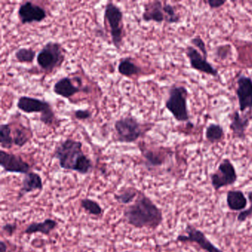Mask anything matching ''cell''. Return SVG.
Here are the masks:
<instances>
[{
  "label": "cell",
  "mask_w": 252,
  "mask_h": 252,
  "mask_svg": "<svg viewBox=\"0 0 252 252\" xmlns=\"http://www.w3.org/2000/svg\"><path fill=\"white\" fill-rule=\"evenodd\" d=\"M239 109L242 113L252 111V79L245 75H240L237 81V90Z\"/></svg>",
  "instance_id": "8fae6325"
},
{
  "label": "cell",
  "mask_w": 252,
  "mask_h": 252,
  "mask_svg": "<svg viewBox=\"0 0 252 252\" xmlns=\"http://www.w3.org/2000/svg\"><path fill=\"white\" fill-rule=\"evenodd\" d=\"M7 250H8V245L3 240H1L0 241V252H7Z\"/></svg>",
  "instance_id": "d590c367"
},
{
  "label": "cell",
  "mask_w": 252,
  "mask_h": 252,
  "mask_svg": "<svg viewBox=\"0 0 252 252\" xmlns=\"http://www.w3.org/2000/svg\"><path fill=\"white\" fill-rule=\"evenodd\" d=\"M145 159V164L147 167H161L164 163V159L160 154L149 149L142 151Z\"/></svg>",
  "instance_id": "d4e9b609"
},
{
  "label": "cell",
  "mask_w": 252,
  "mask_h": 252,
  "mask_svg": "<svg viewBox=\"0 0 252 252\" xmlns=\"http://www.w3.org/2000/svg\"><path fill=\"white\" fill-rule=\"evenodd\" d=\"M118 71L125 77H132L142 73V70L139 66L132 62V59L128 57L121 60L118 65Z\"/></svg>",
  "instance_id": "ffe728a7"
},
{
  "label": "cell",
  "mask_w": 252,
  "mask_h": 252,
  "mask_svg": "<svg viewBox=\"0 0 252 252\" xmlns=\"http://www.w3.org/2000/svg\"><path fill=\"white\" fill-rule=\"evenodd\" d=\"M187 234H180L176 240L181 243H194L198 244L203 250L207 252H223L213 244L210 239L201 230L196 229L191 225H188L186 228Z\"/></svg>",
  "instance_id": "ba28073f"
},
{
  "label": "cell",
  "mask_w": 252,
  "mask_h": 252,
  "mask_svg": "<svg viewBox=\"0 0 252 252\" xmlns=\"http://www.w3.org/2000/svg\"><path fill=\"white\" fill-rule=\"evenodd\" d=\"M252 120V111H248L245 114H240L238 111H234L231 116L230 128L232 132L233 138L237 139H246V132Z\"/></svg>",
  "instance_id": "4fadbf2b"
},
{
  "label": "cell",
  "mask_w": 252,
  "mask_h": 252,
  "mask_svg": "<svg viewBox=\"0 0 252 252\" xmlns=\"http://www.w3.org/2000/svg\"><path fill=\"white\" fill-rule=\"evenodd\" d=\"M191 44H192L193 47H196L197 50L198 49L201 54L207 59L208 51H207V46H206L205 42L201 37H197L193 38L192 40H191Z\"/></svg>",
  "instance_id": "4dcf8cb0"
},
{
  "label": "cell",
  "mask_w": 252,
  "mask_h": 252,
  "mask_svg": "<svg viewBox=\"0 0 252 252\" xmlns=\"http://www.w3.org/2000/svg\"><path fill=\"white\" fill-rule=\"evenodd\" d=\"M123 12L118 5L111 2L106 3L104 17L109 24L112 42L119 50L123 42Z\"/></svg>",
  "instance_id": "5b68a950"
},
{
  "label": "cell",
  "mask_w": 252,
  "mask_h": 252,
  "mask_svg": "<svg viewBox=\"0 0 252 252\" xmlns=\"http://www.w3.org/2000/svg\"><path fill=\"white\" fill-rule=\"evenodd\" d=\"M17 106L20 110L25 113H40L42 114L52 109L48 102L26 96H21L18 99Z\"/></svg>",
  "instance_id": "5bb4252c"
},
{
  "label": "cell",
  "mask_w": 252,
  "mask_h": 252,
  "mask_svg": "<svg viewBox=\"0 0 252 252\" xmlns=\"http://www.w3.org/2000/svg\"><path fill=\"white\" fill-rule=\"evenodd\" d=\"M64 60V50L61 44L57 42L46 43L37 57L39 67L47 73H51L55 69L61 67Z\"/></svg>",
  "instance_id": "277c9868"
},
{
  "label": "cell",
  "mask_w": 252,
  "mask_h": 252,
  "mask_svg": "<svg viewBox=\"0 0 252 252\" xmlns=\"http://www.w3.org/2000/svg\"><path fill=\"white\" fill-rule=\"evenodd\" d=\"M227 1L224 0H208L206 3L208 4L211 9H218L227 3Z\"/></svg>",
  "instance_id": "e575fe53"
},
{
  "label": "cell",
  "mask_w": 252,
  "mask_h": 252,
  "mask_svg": "<svg viewBox=\"0 0 252 252\" xmlns=\"http://www.w3.org/2000/svg\"><path fill=\"white\" fill-rule=\"evenodd\" d=\"M55 119H56V116H55L54 111L53 109H49L45 113H42L40 115V122L44 125H48V126L53 125Z\"/></svg>",
  "instance_id": "1f68e13d"
},
{
  "label": "cell",
  "mask_w": 252,
  "mask_h": 252,
  "mask_svg": "<svg viewBox=\"0 0 252 252\" xmlns=\"http://www.w3.org/2000/svg\"><path fill=\"white\" fill-rule=\"evenodd\" d=\"M36 52L33 49L21 47L15 53V58L20 63H31L35 60Z\"/></svg>",
  "instance_id": "4316f807"
},
{
  "label": "cell",
  "mask_w": 252,
  "mask_h": 252,
  "mask_svg": "<svg viewBox=\"0 0 252 252\" xmlns=\"http://www.w3.org/2000/svg\"><path fill=\"white\" fill-rule=\"evenodd\" d=\"M118 142L131 144L136 142L142 135V125L133 116L118 119L114 124Z\"/></svg>",
  "instance_id": "8992f818"
},
{
  "label": "cell",
  "mask_w": 252,
  "mask_h": 252,
  "mask_svg": "<svg viewBox=\"0 0 252 252\" xmlns=\"http://www.w3.org/2000/svg\"><path fill=\"white\" fill-rule=\"evenodd\" d=\"M11 126L8 124H2L0 126V145L3 149H11L14 145V137L11 135Z\"/></svg>",
  "instance_id": "603a6c76"
},
{
  "label": "cell",
  "mask_w": 252,
  "mask_h": 252,
  "mask_svg": "<svg viewBox=\"0 0 252 252\" xmlns=\"http://www.w3.org/2000/svg\"><path fill=\"white\" fill-rule=\"evenodd\" d=\"M75 118L78 120L86 121L91 119L92 113L88 109H77L73 113Z\"/></svg>",
  "instance_id": "d6a6232c"
},
{
  "label": "cell",
  "mask_w": 252,
  "mask_h": 252,
  "mask_svg": "<svg viewBox=\"0 0 252 252\" xmlns=\"http://www.w3.org/2000/svg\"><path fill=\"white\" fill-rule=\"evenodd\" d=\"M210 180L215 191L223 187L234 185L237 181L235 167L229 158H225L219 164L217 170L210 175Z\"/></svg>",
  "instance_id": "52a82bcc"
},
{
  "label": "cell",
  "mask_w": 252,
  "mask_h": 252,
  "mask_svg": "<svg viewBox=\"0 0 252 252\" xmlns=\"http://www.w3.org/2000/svg\"><path fill=\"white\" fill-rule=\"evenodd\" d=\"M44 184L42 178L37 172H30L24 175L21 183V188L19 191L17 200L20 201L28 193L35 191H42Z\"/></svg>",
  "instance_id": "9a60e30c"
},
{
  "label": "cell",
  "mask_w": 252,
  "mask_h": 252,
  "mask_svg": "<svg viewBox=\"0 0 252 252\" xmlns=\"http://www.w3.org/2000/svg\"><path fill=\"white\" fill-rule=\"evenodd\" d=\"M231 53V46L229 44H222L216 48V57L221 60H225Z\"/></svg>",
  "instance_id": "f1b7e54d"
},
{
  "label": "cell",
  "mask_w": 252,
  "mask_h": 252,
  "mask_svg": "<svg viewBox=\"0 0 252 252\" xmlns=\"http://www.w3.org/2000/svg\"><path fill=\"white\" fill-rule=\"evenodd\" d=\"M81 207L88 214L96 216V217L102 216L104 213V210L102 206L97 201L90 199V198H86L81 200Z\"/></svg>",
  "instance_id": "cb8c5ba5"
},
{
  "label": "cell",
  "mask_w": 252,
  "mask_h": 252,
  "mask_svg": "<svg viewBox=\"0 0 252 252\" xmlns=\"http://www.w3.org/2000/svg\"><path fill=\"white\" fill-rule=\"evenodd\" d=\"M26 127L21 126V127L17 128L14 132V145L21 148L27 145L31 140V137H30L28 134V130H26Z\"/></svg>",
  "instance_id": "484cf974"
},
{
  "label": "cell",
  "mask_w": 252,
  "mask_h": 252,
  "mask_svg": "<svg viewBox=\"0 0 252 252\" xmlns=\"http://www.w3.org/2000/svg\"><path fill=\"white\" fill-rule=\"evenodd\" d=\"M125 221L135 229L157 230L162 223V210L144 193L124 211Z\"/></svg>",
  "instance_id": "6da1fadb"
},
{
  "label": "cell",
  "mask_w": 252,
  "mask_h": 252,
  "mask_svg": "<svg viewBox=\"0 0 252 252\" xmlns=\"http://www.w3.org/2000/svg\"><path fill=\"white\" fill-rule=\"evenodd\" d=\"M0 166L4 171L9 173L26 174L31 172V165L20 155L0 151Z\"/></svg>",
  "instance_id": "9c48e42d"
},
{
  "label": "cell",
  "mask_w": 252,
  "mask_h": 252,
  "mask_svg": "<svg viewBox=\"0 0 252 252\" xmlns=\"http://www.w3.org/2000/svg\"></svg>",
  "instance_id": "8d00e7d4"
},
{
  "label": "cell",
  "mask_w": 252,
  "mask_h": 252,
  "mask_svg": "<svg viewBox=\"0 0 252 252\" xmlns=\"http://www.w3.org/2000/svg\"><path fill=\"white\" fill-rule=\"evenodd\" d=\"M18 16L21 24H31L44 21L47 17V12L40 5L27 1L20 5L18 9Z\"/></svg>",
  "instance_id": "7c38bea8"
},
{
  "label": "cell",
  "mask_w": 252,
  "mask_h": 252,
  "mask_svg": "<svg viewBox=\"0 0 252 252\" xmlns=\"http://www.w3.org/2000/svg\"><path fill=\"white\" fill-rule=\"evenodd\" d=\"M248 199L250 202V207L247 210H243V211L240 212V214L237 216V221L239 223H243L249 217L252 216V191L248 192Z\"/></svg>",
  "instance_id": "f546056e"
},
{
  "label": "cell",
  "mask_w": 252,
  "mask_h": 252,
  "mask_svg": "<svg viewBox=\"0 0 252 252\" xmlns=\"http://www.w3.org/2000/svg\"><path fill=\"white\" fill-rule=\"evenodd\" d=\"M164 12L165 15V21L168 24H177L179 22L181 17L177 13L175 7L169 3H164Z\"/></svg>",
  "instance_id": "83f0119b"
},
{
  "label": "cell",
  "mask_w": 252,
  "mask_h": 252,
  "mask_svg": "<svg viewBox=\"0 0 252 252\" xmlns=\"http://www.w3.org/2000/svg\"><path fill=\"white\" fill-rule=\"evenodd\" d=\"M188 97V90L184 86H173L169 90L165 106L178 122H188L189 121L187 105Z\"/></svg>",
  "instance_id": "3957f363"
},
{
  "label": "cell",
  "mask_w": 252,
  "mask_h": 252,
  "mask_svg": "<svg viewBox=\"0 0 252 252\" xmlns=\"http://www.w3.org/2000/svg\"><path fill=\"white\" fill-rule=\"evenodd\" d=\"M227 204L231 211L241 212L247 207L248 200L241 190H230L227 194Z\"/></svg>",
  "instance_id": "d6986e66"
},
{
  "label": "cell",
  "mask_w": 252,
  "mask_h": 252,
  "mask_svg": "<svg viewBox=\"0 0 252 252\" xmlns=\"http://www.w3.org/2000/svg\"><path fill=\"white\" fill-rule=\"evenodd\" d=\"M142 20L145 22L154 21L161 23L165 21V15L164 12V5L161 1L149 2L145 5Z\"/></svg>",
  "instance_id": "2e32d148"
},
{
  "label": "cell",
  "mask_w": 252,
  "mask_h": 252,
  "mask_svg": "<svg viewBox=\"0 0 252 252\" xmlns=\"http://www.w3.org/2000/svg\"><path fill=\"white\" fill-rule=\"evenodd\" d=\"M205 136L210 143H218L224 138L225 132L221 125L211 123L206 129Z\"/></svg>",
  "instance_id": "44dd1931"
},
{
  "label": "cell",
  "mask_w": 252,
  "mask_h": 252,
  "mask_svg": "<svg viewBox=\"0 0 252 252\" xmlns=\"http://www.w3.org/2000/svg\"><path fill=\"white\" fill-rule=\"evenodd\" d=\"M53 158L58 160L62 169L74 171L81 175H88L93 169V161L82 150V142L71 138L57 145Z\"/></svg>",
  "instance_id": "7a4b0ae2"
},
{
  "label": "cell",
  "mask_w": 252,
  "mask_h": 252,
  "mask_svg": "<svg viewBox=\"0 0 252 252\" xmlns=\"http://www.w3.org/2000/svg\"><path fill=\"white\" fill-rule=\"evenodd\" d=\"M140 192L141 191H138V189L133 187H127L115 194L114 198L119 204L128 205L132 204L136 200L135 198H138Z\"/></svg>",
  "instance_id": "7402d4cb"
},
{
  "label": "cell",
  "mask_w": 252,
  "mask_h": 252,
  "mask_svg": "<svg viewBox=\"0 0 252 252\" xmlns=\"http://www.w3.org/2000/svg\"><path fill=\"white\" fill-rule=\"evenodd\" d=\"M17 230V226L16 223H6L5 225L2 226V230L5 232L8 237H11L14 235Z\"/></svg>",
  "instance_id": "836d02e7"
},
{
  "label": "cell",
  "mask_w": 252,
  "mask_h": 252,
  "mask_svg": "<svg viewBox=\"0 0 252 252\" xmlns=\"http://www.w3.org/2000/svg\"><path fill=\"white\" fill-rule=\"evenodd\" d=\"M53 90L57 96L64 99H70L82 90L79 86L73 84L70 78L63 77L54 84Z\"/></svg>",
  "instance_id": "e0dca14e"
},
{
  "label": "cell",
  "mask_w": 252,
  "mask_h": 252,
  "mask_svg": "<svg viewBox=\"0 0 252 252\" xmlns=\"http://www.w3.org/2000/svg\"><path fill=\"white\" fill-rule=\"evenodd\" d=\"M58 227V222L54 219L47 218L40 223H32L26 227L23 233L25 234H33L40 233L44 235H50Z\"/></svg>",
  "instance_id": "ac0fdd59"
},
{
  "label": "cell",
  "mask_w": 252,
  "mask_h": 252,
  "mask_svg": "<svg viewBox=\"0 0 252 252\" xmlns=\"http://www.w3.org/2000/svg\"><path fill=\"white\" fill-rule=\"evenodd\" d=\"M186 55L189 59L191 68L201 73H205L214 77H218V70L213 67L211 63L207 61V59L201 54L199 50H197L192 45L187 46Z\"/></svg>",
  "instance_id": "30bf717a"
}]
</instances>
